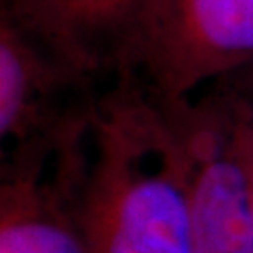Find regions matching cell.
Returning a JSON list of instances; mask_svg holds the SVG:
<instances>
[{"label":"cell","instance_id":"6da1fadb","mask_svg":"<svg viewBox=\"0 0 253 253\" xmlns=\"http://www.w3.org/2000/svg\"><path fill=\"white\" fill-rule=\"evenodd\" d=\"M186 101L163 100L135 75L117 73L53 158L90 253H191Z\"/></svg>","mask_w":253,"mask_h":253},{"label":"cell","instance_id":"8992f818","mask_svg":"<svg viewBox=\"0 0 253 253\" xmlns=\"http://www.w3.org/2000/svg\"><path fill=\"white\" fill-rule=\"evenodd\" d=\"M51 163L0 162V253H90Z\"/></svg>","mask_w":253,"mask_h":253},{"label":"cell","instance_id":"52a82bcc","mask_svg":"<svg viewBox=\"0 0 253 253\" xmlns=\"http://www.w3.org/2000/svg\"><path fill=\"white\" fill-rule=\"evenodd\" d=\"M223 101L229 115L253 135V64L207 86Z\"/></svg>","mask_w":253,"mask_h":253},{"label":"cell","instance_id":"277c9868","mask_svg":"<svg viewBox=\"0 0 253 253\" xmlns=\"http://www.w3.org/2000/svg\"><path fill=\"white\" fill-rule=\"evenodd\" d=\"M193 160L191 253H253L250 174L221 100L205 88L186 101Z\"/></svg>","mask_w":253,"mask_h":253},{"label":"cell","instance_id":"ba28073f","mask_svg":"<svg viewBox=\"0 0 253 253\" xmlns=\"http://www.w3.org/2000/svg\"><path fill=\"white\" fill-rule=\"evenodd\" d=\"M223 103V101H221ZM225 107V105H223ZM227 111V109H225ZM229 113V111H227ZM231 117V115H229ZM231 122H233V127H235V135H236V143H238V150L242 154V160L246 163V169H248V174H250V186H252V203H253V135L246 129L244 126H240L235 118L231 117Z\"/></svg>","mask_w":253,"mask_h":253},{"label":"cell","instance_id":"5b68a950","mask_svg":"<svg viewBox=\"0 0 253 253\" xmlns=\"http://www.w3.org/2000/svg\"><path fill=\"white\" fill-rule=\"evenodd\" d=\"M150 0H0V15L107 81L122 68Z\"/></svg>","mask_w":253,"mask_h":253},{"label":"cell","instance_id":"3957f363","mask_svg":"<svg viewBox=\"0 0 253 253\" xmlns=\"http://www.w3.org/2000/svg\"><path fill=\"white\" fill-rule=\"evenodd\" d=\"M103 83L0 15L2 160L54 158L84 127Z\"/></svg>","mask_w":253,"mask_h":253},{"label":"cell","instance_id":"7a4b0ae2","mask_svg":"<svg viewBox=\"0 0 253 253\" xmlns=\"http://www.w3.org/2000/svg\"><path fill=\"white\" fill-rule=\"evenodd\" d=\"M253 64V0H150L118 73L169 101Z\"/></svg>","mask_w":253,"mask_h":253}]
</instances>
